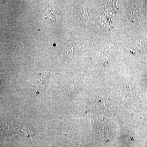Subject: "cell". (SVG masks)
<instances>
[{
	"label": "cell",
	"instance_id": "6da1fadb",
	"mask_svg": "<svg viewBox=\"0 0 147 147\" xmlns=\"http://www.w3.org/2000/svg\"><path fill=\"white\" fill-rule=\"evenodd\" d=\"M46 18L51 25H57L61 21L62 16L60 11L55 7H47L46 11Z\"/></svg>",
	"mask_w": 147,
	"mask_h": 147
},
{
	"label": "cell",
	"instance_id": "7a4b0ae2",
	"mask_svg": "<svg viewBox=\"0 0 147 147\" xmlns=\"http://www.w3.org/2000/svg\"><path fill=\"white\" fill-rule=\"evenodd\" d=\"M79 147H85L84 146H82V145H79Z\"/></svg>",
	"mask_w": 147,
	"mask_h": 147
}]
</instances>
